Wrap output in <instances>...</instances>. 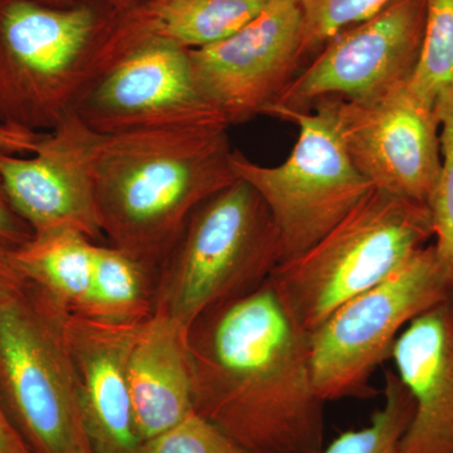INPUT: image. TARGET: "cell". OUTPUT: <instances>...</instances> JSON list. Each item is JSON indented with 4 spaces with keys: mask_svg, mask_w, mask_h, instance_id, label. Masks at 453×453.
Returning a JSON list of instances; mask_svg holds the SVG:
<instances>
[{
    "mask_svg": "<svg viewBox=\"0 0 453 453\" xmlns=\"http://www.w3.org/2000/svg\"><path fill=\"white\" fill-rule=\"evenodd\" d=\"M195 412L253 453H321L325 405L309 335L270 283L189 327Z\"/></svg>",
    "mask_w": 453,
    "mask_h": 453,
    "instance_id": "cell-1",
    "label": "cell"
},
{
    "mask_svg": "<svg viewBox=\"0 0 453 453\" xmlns=\"http://www.w3.org/2000/svg\"><path fill=\"white\" fill-rule=\"evenodd\" d=\"M229 127L98 134L92 175L109 244L159 267L196 207L237 180Z\"/></svg>",
    "mask_w": 453,
    "mask_h": 453,
    "instance_id": "cell-2",
    "label": "cell"
},
{
    "mask_svg": "<svg viewBox=\"0 0 453 453\" xmlns=\"http://www.w3.org/2000/svg\"><path fill=\"white\" fill-rule=\"evenodd\" d=\"M434 237L427 204L374 188L320 241L280 264L268 283L292 321L311 335Z\"/></svg>",
    "mask_w": 453,
    "mask_h": 453,
    "instance_id": "cell-3",
    "label": "cell"
},
{
    "mask_svg": "<svg viewBox=\"0 0 453 453\" xmlns=\"http://www.w3.org/2000/svg\"><path fill=\"white\" fill-rule=\"evenodd\" d=\"M281 262L267 205L237 179L196 207L160 262L155 312L189 329L211 310L266 285Z\"/></svg>",
    "mask_w": 453,
    "mask_h": 453,
    "instance_id": "cell-4",
    "label": "cell"
},
{
    "mask_svg": "<svg viewBox=\"0 0 453 453\" xmlns=\"http://www.w3.org/2000/svg\"><path fill=\"white\" fill-rule=\"evenodd\" d=\"M112 13L91 2L0 0V122L43 133L73 112Z\"/></svg>",
    "mask_w": 453,
    "mask_h": 453,
    "instance_id": "cell-5",
    "label": "cell"
},
{
    "mask_svg": "<svg viewBox=\"0 0 453 453\" xmlns=\"http://www.w3.org/2000/svg\"><path fill=\"white\" fill-rule=\"evenodd\" d=\"M67 315L32 285L0 309V398L32 453H94L65 335Z\"/></svg>",
    "mask_w": 453,
    "mask_h": 453,
    "instance_id": "cell-6",
    "label": "cell"
},
{
    "mask_svg": "<svg viewBox=\"0 0 453 453\" xmlns=\"http://www.w3.org/2000/svg\"><path fill=\"white\" fill-rule=\"evenodd\" d=\"M452 295L453 275L429 244L384 281L336 309L309 335L319 395L327 403L377 395L372 375L390 359L401 333Z\"/></svg>",
    "mask_w": 453,
    "mask_h": 453,
    "instance_id": "cell-7",
    "label": "cell"
},
{
    "mask_svg": "<svg viewBox=\"0 0 453 453\" xmlns=\"http://www.w3.org/2000/svg\"><path fill=\"white\" fill-rule=\"evenodd\" d=\"M267 116L299 127L288 159L266 166L234 150L232 168L267 205L285 262L320 241L374 187L351 163L323 103L309 111L273 109Z\"/></svg>",
    "mask_w": 453,
    "mask_h": 453,
    "instance_id": "cell-8",
    "label": "cell"
},
{
    "mask_svg": "<svg viewBox=\"0 0 453 453\" xmlns=\"http://www.w3.org/2000/svg\"><path fill=\"white\" fill-rule=\"evenodd\" d=\"M320 103L351 163L375 189L429 204L442 165L434 105L410 82L368 100Z\"/></svg>",
    "mask_w": 453,
    "mask_h": 453,
    "instance_id": "cell-9",
    "label": "cell"
},
{
    "mask_svg": "<svg viewBox=\"0 0 453 453\" xmlns=\"http://www.w3.org/2000/svg\"><path fill=\"white\" fill-rule=\"evenodd\" d=\"M425 25L426 0H393L327 41L267 113L309 111L327 98L368 100L410 82L421 56Z\"/></svg>",
    "mask_w": 453,
    "mask_h": 453,
    "instance_id": "cell-10",
    "label": "cell"
},
{
    "mask_svg": "<svg viewBox=\"0 0 453 453\" xmlns=\"http://www.w3.org/2000/svg\"><path fill=\"white\" fill-rule=\"evenodd\" d=\"M73 112L100 135L226 122L196 85L189 50L148 44L96 77Z\"/></svg>",
    "mask_w": 453,
    "mask_h": 453,
    "instance_id": "cell-11",
    "label": "cell"
},
{
    "mask_svg": "<svg viewBox=\"0 0 453 453\" xmlns=\"http://www.w3.org/2000/svg\"><path fill=\"white\" fill-rule=\"evenodd\" d=\"M189 58L196 85L229 127L266 115L301 71L300 9L267 0L242 28Z\"/></svg>",
    "mask_w": 453,
    "mask_h": 453,
    "instance_id": "cell-12",
    "label": "cell"
},
{
    "mask_svg": "<svg viewBox=\"0 0 453 453\" xmlns=\"http://www.w3.org/2000/svg\"><path fill=\"white\" fill-rule=\"evenodd\" d=\"M98 134L70 112L35 153L0 150V180L33 234L73 229L100 243L92 159Z\"/></svg>",
    "mask_w": 453,
    "mask_h": 453,
    "instance_id": "cell-13",
    "label": "cell"
},
{
    "mask_svg": "<svg viewBox=\"0 0 453 453\" xmlns=\"http://www.w3.org/2000/svg\"><path fill=\"white\" fill-rule=\"evenodd\" d=\"M140 324L101 323L68 314L65 335L94 453H142L131 402L129 359Z\"/></svg>",
    "mask_w": 453,
    "mask_h": 453,
    "instance_id": "cell-14",
    "label": "cell"
},
{
    "mask_svg": "<svg viewBox=\"0 0 453 453\" xmlns=\"http://www.w3.org/2000/svg\"><path fill=\"white\" fill-rule=\"evenodd\" d=\"M390 359L414 403L395 453H453V295L408 324Z\"/></svg>",
    "mask_w": 453,
    "mask_h": 453,
    "instance_id": "cell-15",
    "label": "cell"
},
{
    "mask_svg": "<svg viewBox=\"0 0 453 453\" xmlns=\"http://www.w3.org/2000/svg\"><path fill=\"white\" fill-rule=\"evenodd\" d=\"M266 3L140 0L125 11H113L95 56L91 82L122 57L148 44L192 50L219 43L257 16Z\"/></svg>",
    "mask_w": 453,
    "mask_h": 453,
    "instance_id": "cell-16",
    "label": "cell"
},
{
    "mask_svg": "<svg viewBox=\"0 0 453 453\" xmlns=\"http://www.w3.org/2000/svg\"><path fill=\"white\" fill-rule=\"evenodd\" d=\"M129 384L142 442L195 412L189 329L162 312L140 324L130 353Z\"/></svg>",
    "mask_w": 453,
    "mask_h": 453,
    "instance_id": "cell-17",
    "label": "cell"
},
{
    "mask_svg": "<svg viewBox=\"0 0 453 453\" xmlns=\"http://www.w3.org/2000/svg\"><path fill=\"white\" fill-rule=\"evenodd\" d=\"M96 243L73 229H52L33 234L13 257L29 285L76 314L88 295Z\"/></svg>",
    "mask_w": 453,
    "mask_h": 453,
    "instance_id": "cell-18",
    "label": "cell"
},
{
    "mask_svg": "<svg viewBox=\"0 0 453 453\" xmlns=\"http://www.w3.org/2000/svg\"><path fill=\"white\" fill-rule=\"evenodd\" d=\"M157 268L111 244H95L91 285L74 315L101 323L142 324L155 312Z\"/></svg>",
    "mask_w": 453,
    "mask_h": 453,
    "instance_id": "cell-19",
    "label": "cell"
},
{
    "mask_svg": "<svg viewBox=\"0 0 453 453\" xmlns=\"http://www.w3.org/2000/svg\"><path fill=\"white\" fill-rule=\"evenodd\" d=\"M414 403L395 372H384L383 404L368 426L342 432L321 453H395L413 416Z\"/></svg>",
    "mask_w": 453,
    "mask_h": 453,
    "instance_id": "cell-20",
    "label": "cell"
},
{
    "mask_svg": "<svg viewBox=\"0 0 453 453\" xmlns=\"http://www.w3.org/2000/svg\"><path fill=\"white\" fill-rule=\"evenodd\" d=\"M410 85L432 105L453 88V0H426L421 56Z\"/></svg>",
    "mask_w": 453,
    "mask_h": 453,
    "instance_id": "cell-21",
    "label": "cell"
},
{
    "mask_svg": "<svg viewBox=\"0 0 453 453\" xmlns=\"http://www.w3.org/2000/svg\"><path fill=\"white\" fill-rule=\"evenodd\" d=\"M434 111L440 121L442 165L428 207L436 240L434 249L453 275V88L437 97Z\"/></svg>",
    "mask_w": 453,
    "mask_h": 453,
    "instance_id": "cell-22",
    "label": "cell"
},
{
    "mask_svg": "<svg viewBox=\"0 0 453 453\" xmlns=\"http://www.w3.org/2000/svg\"><path fill=\"white\" fill-rule=\"evenodd\" d=\"M301 14V52L306 57L323 49L342 29L357 25L393 0H294Z\"/></svg>",
    "mask_w": 453,
    "mask_h": 453,
    "instance_id": "cell-23",
    "label": "cell"
},
{
    "mask_svg": "<svg viewBox=\"0 0 453 453\" xmlns=\"http://www.w3.org/2000/svg\"><path fill=\"white\" fill-rule=\"evenodd\" d=\"M142 453H253L216 425L193 412L142 443Z\"/></svg>",
    "mask_w": 453,
    "mask_h": 453,
    "instance_id": "cell-24",
    "label": "cell"
},
{
    "mask_svg": "<svg viewBox=\"0 0 453 453\" xmlns=\"http://www.w3.org/2000/svg\"><path fill=\"white\" fill-rule=\"evenodd\" d=\"M13 250L0 244V309L16 303L29 288V282L14 261Z\"/></svg>",
    "mask_w": 453,
    "mask_h": 453,
    "instance_id": "cell-25",
    "label": "cell"
},
{
    "mask_svg": "<svg viewBox=\"0 0 453 453\" xmlns=\"http://www.w3.org/2000/svg\"><path fill=\"white\" fill-rule=\"evenodd\" d=\"M33 237V231L17 211L0 180V244L18 249Z\"/></svg>",
    "mask_w": 453,
    "mask_h": 453,
    "instance_id": "cell-26",
    "label": "cell"
},
{
    "mask_svg": "<svg viewBox=\"0 0 453 453\" xmlns=\"http://www.w3.org/2000/svg\"><path fill=\"white\" fill-rule=\"evenodd\" d=\"M44 134L17 129L0 122V150L20 155L35 153Z\"/></svg>",
    "mask_w": 453,
    "mask_h": 453,
    "instance_id": "cell-27",
    "label": "cell"
},
{
    "mask_svg": "<svg viewBox=\"0 0 453 453\" xmlns=\"http://www.w3.org/2000/svg\"><path fill=\"white\" fill-rule=\"evenodd\" d=\"M0 453H32L0 398Z\"/></svg>",
    "mask_w": 453,
    "mask_h": 453,
    "instance_id": "cell-28",
    "label": "cell"
},
{
    "mask_svg": "<svg viewBox=\"0 0 453 453\" xmlns=\"http://www.w3.org/2000/svg\"><path fill=\"white\" fill-rule=\"evenodd\" d=\"M35 2L44 3V4L50 5H68L76 4V3H98V4L105 5V7L111 8L112 11L121 12L125 9L133 7L134 4L140 2V0H35Z\"/></svg>",
    "mask_w": 453,
    "mask_h": 453,
    "instance_id": "cell-29",
    "label": "cell"
}]
</instances>
